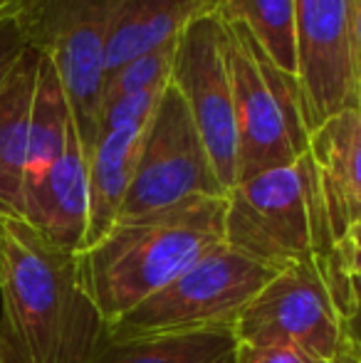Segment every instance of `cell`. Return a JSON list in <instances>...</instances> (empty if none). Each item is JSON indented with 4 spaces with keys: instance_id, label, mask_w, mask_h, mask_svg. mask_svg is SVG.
Wrapping results in <instances>:
<instances>
[{
    "instance_id": "cell-10",
    "label": "cell",
    "mask_w": 361,
    "mask_h": 363,
    "mask_svg": "<svg viewBox=\"0 0 361 363\" xmlns=\"http://www.w3.org/2000/svg\"><path fill=\"white\" fill-rule=\"evenodd\" d=\"M297 86L304 126H317L344 109H357L349 0H294Z\"/></svg>"
},
{
    "instance_id": "cell-20",
    "label": "cell",
    "mask_w": 361,
    "mask_h": 363,
    "mask_svg": "<svg viewBox=\"0 0 361 363\" xmlns=\"http://www.w3.org/2000/svg\"><path fill=\"white\" fill-rule=\"evenodd\" d=\"M164 89L166 86H156V89L139 91V94L106 101V104L101 106L99 131L121 129V126H149Z\"/></svg>"
},
{
    "instance_id": "cell-24",
    "label": "cell",
    "mask_w": 361,
    "mask_h": 363,
    "mask_svg": "<svg viewBox=\"0 0 361 363\" xmlns=\"http://www.w3.org/2000/svg\"><path fill=\"white\" fill-rule=\"evenodd\" d=\"M45 0H0V20H15L25 25L40 8Z\"/></svg>"
},
{
    "instance_id": "cell-7",
    "label": "cell",
    "mask_w": 361,
    "mask_h": 363,
    "mask_svg": "<svg viewBox=\"0 0 361 363\" xmlns=\"http://www.w3.org/2000/svg\"><path fill=\"white\" fill-rule=\"evenodd\" d=\"M208 151L174 84H166L144 131L134 178L119 220H139L198 198H226Z\"/></svg>"
},
{
    "instance_id": "cell-14",
    "label": "cell",
    "mask_w": 361,
    "mask_h": 363,
    "mask_svg": "<svg viewBox=\"0 0 361 363\" xmlns=\"http://www.w3.org/2000/svg\"><path fill=\"white\" fill-rule=\"evenodd\" d=\"M40 52L28 48L0 86V206L23 216L25 161Z\"/></svg>"
},
{
    "instance_id": "cell-16",
    "label": "cell",
    "mask_w": 361,
    "mask_h": 363,
    "mask_svg": "<svg viewBox=\"0 0 361 363\" xmlns=\"http://www.w3.org/2000/svg\"><path fill=\"white\" fill-rule=\"evenodd\" d=\"M70 126H72V111H70V101L62 82H60V74L55 65L45 55H40L33 119H30L28 161H25L23 208L25 198L45 181L55 161L62 156Z\"/></svg>"
},
{
    "instance_id": "cell-5",
    "label": "cell",
    "mask_w": 361,
    "mask_h": 363,
    "mask_svg": "<svg viewBox=\"0 0 361 363\" xmlns=\"http://www.w3.org/2000/svg\"><path fill=\"white\" fill-rule=\"evenodd\" d=\"M274 269L221 242L106 329L109 339L188 334L235 326Z\"/></svg>"
},
{
    "instance_id": "cell-26",
    "label": "cell",
    "mask_w": 361,
    "mask_h": 363,
    "mask_svg": "<svg viewBox=\"0 0 361 363\" xmlns=\"http://www.w3.org/2000/svg\"><path fill=\"white\" fill-rule=\"evenodd\" d=\"M339 267H342V274L349 282L352 279L361 282V250L352 247L347 242H339Z\"/></svg>"
},
{
    "instance_id": "cell-22",
    "label": "cell",
    "mask_w": 361,
    "mask_h": 363,
    "mask_svg": "<svg viewBox=\"0 0 361 363\" xmlns=\"http://www.w3.org/2000/svg\"><path fill=\"white\" fill-rule=\"evenodd\" d=\"M235 363H327L304 351L289 349V346H252L238 344Z\"/></svg>"
},
{
    "instance_id": "cell-3",
    "label": "cell",
    "mask_w": 361,
    "mask_h": 363,
    "mask_svg": "<svg viewBox=\"0 0 361 363\" xmlns=\"http://www.w3.org/2000/svg\"><path fill=\"white\" fill-rule=\"evenodd\" d=\"M226 201V245L274 272L317 264L332 279L342 314L347 311L352 282L339 267L337 235L309 151L289 166L238 183Z\"/></svg>"
},
{
    "instance_id": "cell-17",
    "label": "cell",
    "mask_w": 361,
    "mask_h": 363,
    "mask_svg": "<svg viewBox=\"0 0 361 363\" xmlns=\"http://www.w3.org/2000/svg\"><path fill=\"white\" fill-rule=\"evenodd\" d=\"M233 326L146 339H109L89 363H235Z\"/></svg>"
},
{
    "instance_id": "cell-27",
    "label": "cell",
    "mask_w": 361,
    "mask_h": 363,
    "mask_svg": "<svg viewBox=\"0 0 361 363\" xmlns=\"http://www.w3.org/2000/svg\"><path fill=\"white\" fill-rule=\"evenodd\" d=\"M339 242H347V245H352V247L361 250V218L354 220V223L344 230V238L339 240Z\"/></svg>"
},
{
    "instance_id": "cell-15",
    "label": "cell",
    "mask_w": 361,
    "mask_h": 363,
    "mask_svg": "<svg viewBox=\"0 0 361 363\" xmlns=\"http://www.w3.org/2000/svg\"><path fill=\"white\" fill-rule=\"evenodd\" d=\"M146 126H121L99 131L89 153V225L84 247L101 240L116 225L134 178ZM82 247V250H84ZM79 250V252H82Z\"/></svg>"
},
{
    "instance_id": "cell-6",
    "label": "cell",
    "mask_w": 361,
    "mask_h": 363,
    "mask_svg": "<svg viewBox=\"0 0 361 363\" xmlns=\"http://www.w3.org/2000/svg\"><path fill=\"white\" fill-rule=\"evenodd\" d=\"M238 344L289 346L327 363H359L329 274L317 264L277 272L238 316Z\"/></svg>"
},
{
    "instance_id": "cell-1",
    "label": "cell",
    "mask_w": 361,
    "mask_h": 363,
    "mask_svg": "<svg viewBox=\"0 0 361 363\" xmlns=\"http://www.w3.org/2000/svg\"><path fill=\"white\" fill-rule=\"evenodd\" d=\"M0 304L18 363H89L106 324L79 282L77 252L0 206Z\"/></svg>"
},
{
    "instance_id": "cell-23",
    "label": "cell",
    "mask_w": 361,
    "mask_h": 363,
    "mask_svg": "<svg viewBox=\"0 0 361 363\" xmlns=\"http://www.w3.org/2000/svg\"><path fill=\"white\" fill-rule=\"evenodd\" d=\"M344 326H347V339L354 356L361 363V282L352 279V299L344 311Z\"/></svg>"
},
{
    "instance_id": "cell-8",
    "label": "cell",
    "mask_w": 361,
    "mask_h": 363,
    "mask_svg": "<svg viewBox=\"0 0 361 363\" xmlns=\"http://www.w3.org/2000/svg\"><path fill=\"white\" fill-rule=\"evenodd\" d=\"M116 0H45L23 25L30 48L55 65L84 153L99 139L104 50Z\"/></svg>"
},
{
    "instance_id": "cell-18",
    "label": "cell",
    "mask_w": 361,
    "mask_h": 363,
    "mask_svg": "<svg viewBox=\"0 0 361 363\" xmlns=\"http://www.w3.org/2000/svg\"><path fill=\"white\" fill-rule=\"evenodd\" d=\"M221 15L226 23L243 25L267 57L297 79L294 0H223Z\"/></svg>"
},
{
    "instance_id": "cell-11",
    "label": "cell",
    "mask_w": 361,
    "mask_h": 363,
    "mask_svg": "<svg viewBox=\"0 0 361 363\" xmlns=\"http://www.w3.org/2000/svg\"><path fill=\"white\" fill-rule=\"evenodd\" d=\"M23 218L67 252H79L84 247L89 225V161L74 121L62 156L55 161L45 181L25 198Z\"/></svg>"
},
{
    "instance_id": "cell-29",
    "label": "cell",
    "mask_w": 361,
    "mask_h": 363,
    "mask_svg": "<svg viewBox=\"0 0 361 363\" xmlns=\"http://www.w3.org/2000/svg\"><path fill=\"white\" fill-rule=\"evenodd\" d=\"M357 109L361 111V77H359V82H357Z\"/></svg>"
},
{
    "instance_id": "cell-19",
    "label": "cell",
    "mask_w": 361,
    "mask_h": 363,
    "mask_svg": "<svg viewBox=\"0 0 361 363\" xmlns=\"http://www.w3.org/2000/svg\"><path fill=\"white\" fill-rule=\"evenodd\" d=\"M176 43H179V38L151 50V52L129 60L116 72L106 74L101 106L106 101L121 99V96H131V94H139V91H149L156 89V86L169 84L171 69H174V57H176Z\"/></svg>"
},
{
    "instance_id": "cell-12",
    "label": "cell",
    "mask_w": 361,
    "mask_h": 363,
    "mask_svg": "<svg viewBox=\"0 0 361 363\" xmlns=\"http://www.w3.org/2000/svg\"><path fill=\"white\" fill-rule=\"evenodd\" d=\"M221 8L223 0H116L104 50L106 74L176 40L191 23Z\"/></svg>"
},
{
    "instance_id": "cell-25",
    "label": "cell",
    "mask_w": 361,
    "mask_h": 363,
    "mask_svg": "<svg viewBox=\"0 0 361 363\" xmlns=\"http://www.w3.org/2000/svg\"><path fill=\"white\" fill-rule=\"evenodd\" d=\"M349 25H352V60L357 82L361 77V0H349Z\"/></svg>"
},
{
    "instance_id": "cell-9",
    "label": "cell",
    "mask_w": 361,
    "mask_h": 363,
    "mask_svg": "<svg viewBox=\"0 0 361 363\" xmlns=\"http://www.w3.org/2000/svg\"><path fill=\"white\" fill-rule=\"evenodd\" d=\"M171 84L181 91L223 191L238 186V134L228 67V25L221 13L191 23L176 43Z\"/></svg>"
},
{
    "instance_id": "cell-21",
    "label": "cell",
    "mask_w": 361,
    "mask_h": 363,
    "mask_svg": "<svg viewBox=\"0 0 361 363\" xmlns=\"http://www.w3.org/2000/svg\"><path fill=\"white\" fill-rule=\"evenodd\" d=\"M30 43L25 28L15 20H0V86L5 84L8 74L28 52Z\"/></svg>"
},
{
    "instance_id": "cell-13",
    "label": "cell",
    "mask_w": 361,
    "mask_h": 363,
    "mask_svg": "<svg viewBox=\"0 0 361 363\" xmlns=\"http://www.w3.org/2000/svg\"><path fill=\"white\" fill-rule=\"evenodd\" d=\"M309 156L322 178L332 228L339 240L361 218V111L344 109L309 134Z\"/></svg>"
},
{
    "instance_id": "cell-4",
    "label": "cell",
    "mask_w": 361,
    "mask_h": 363,
    "mask_svg": "<svg viewBox=\"0 0 361 363\" xmlns=\"http://www.w3.org/2000/svg\"><path fill=\"white\" fill-rule=\"evenodd\" d=\"M228 25V67L238 134V183L309 151L297 79L284 74L238 23Z\"/></svg>"
},
{
    "instance_id": "cell-28",
    "label": "cell",
    "mask_w": 361,
    "mask_h": 363,
    "mask_svg": "<svg viewBox=\"0 0 361 363\" xmlns=\"http://www.w3.org/2000/svg\"><path fill=\"white\" fill-rule=\"evenodd\" d=\"M0 363H18V356H15L13 346H10V341L5 339L3 334H0Z\"/></svg>"
},
{
    "instance_id": "cell-2",
    "label": "cell",
    "mask_w": 361,
    "mask_h": 363,
    "mask_svg": "<svg viewBox=\"0 0 361 363\" xmlns=\"http://www.w3.org/2000/svg\"><path fill=\"white\" fill-rule=\"evenodd\" d=\"M226 198H198L156 216L121 220L77 252L79 282L106 329L226 242Z\"/></svg>"
}]
</instances>
